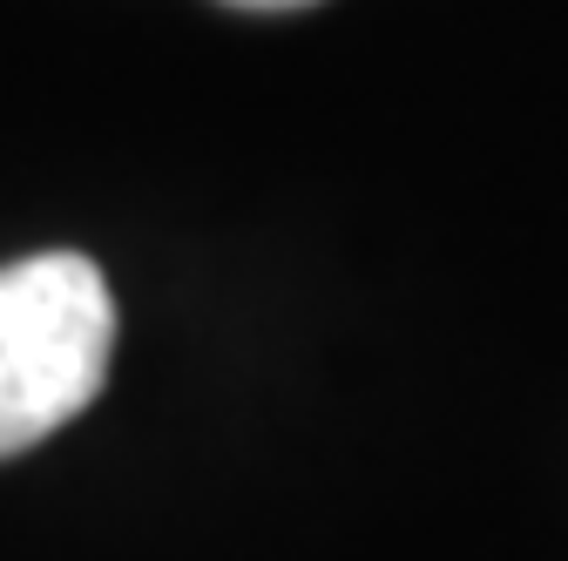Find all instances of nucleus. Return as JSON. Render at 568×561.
<instances>
[{"mask_svg":"<svg viewBox=\"0 0 568 561\" xmlns=\"http://www.w3.org/2000/svg\"><path fill=\"white\" fill-rule=\"evenodd\" d=\"M115 298L82 251L0 264V460L41 447L109 379Z\"/></svg>","mask_w":568,"mask_h":561,"instance_id":"f257e3e1","label":"nucleus"},{"mask_svg":"<svg viewBox=\"0 0 568 561\" xmlns=\"http://www.w3.org/2000/svg\"><path fill=\"white\" fill-rule=\"evenodd\" d=\"M231 8H305V0H231Z\"/></svg>","mask_w":568,"mask_h":561,"instance_id":"f03ea898","label":"nucleus"}]
</instances>
